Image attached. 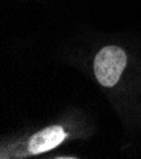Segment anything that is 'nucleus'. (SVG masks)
I'll list each match as a JSON object with an SVG mask.
<instances>
[{"instance_id":"nucleus-1","label":"nucleus","mask_w":141,"mask_h":159,"mask_svg":"<svg viewBox=\"0 0 141 159\" xmlns=\"http://www.w3.org/2000/svg\"><path fill=\"white\" fill-rule=\"evenodd\" d=\"M126 54L117 46L102 48L94 60V73L98 82L104 87L114 85L126 66Z\"/></svg>"},{"instance_id":"nucleus-2","label":"nucleus","mask_w":141,"mask_h":159,"mask_svg":"<svg viewBox=\"0 0 141 159\" xmlns=\"http://www.w3.org/2000/svg\"><path fill=\"white\" fill-rule=\"evenodd\" d=\"M65 132L61 126H50L32 136L28 149L32 154H40L57 147L65 139Z\"/></svg>"}]
</instances>
